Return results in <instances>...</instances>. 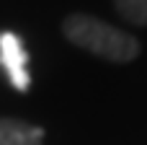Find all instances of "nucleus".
Returning <instances> with one entry per match:
<instances>
[{"instance_id": "nucleus-2", "label": "nucleus", "mask_w": 147, "mask_h": 145, "mask_svg": "<svg viewBox=\"0 0 147 145\" xmlns=\"http://www.w3.org/2000/svg\"><path fill=\"white\" fill-rule=\"evenodd\" d=\"M0 65L5 67L10 83L16 91H28L31 75H28V52L18 34L3 31L0 34Z\"/></svg>"}, {"instance_id": "nucleus-1", "label": "nucleus", "mask_w": 147, "mask_h": 145, "mask_svg": "<svg viewBox=\"0 0 147 145\" xmlns=\"http://www.w3.org/2000/svg\"><path fill=\"white\" fill-rule=\"evenodd\" d=\"M62 31L75 47L111 62H132L140 54V42L132 34L85 13L67 16L62 23Z\"/></svg>"}, {"instance_id": "nucleus-4", "label": "nucleus", "mask_w": 147, "mask_h": 145, "mask_svg": "<svg viewBox=\"0 0 147 145\" xmlns=\"http://www.w3.org/2000/svg\"><path fill=\"white\" fill-rule=\"evenodd\" d=\"M116 10L134 26H147V0H114Z\"/></svg>"}, {"instance_id": "nucleus-3", "label": "nucleus", "mask_w": 147, "mask_h": 145, "mask_svg": "<svg viewBox=\"0 0 147 145\" xmlns=\"http://www.w3.org/2000/svg\"><path fill=\"white\" fill-rule=\"evenodd\" d=\"M41 127L18 119H0V145H41Z\"/></svg>"}]
</instances>
